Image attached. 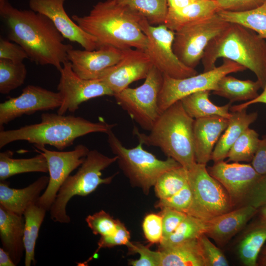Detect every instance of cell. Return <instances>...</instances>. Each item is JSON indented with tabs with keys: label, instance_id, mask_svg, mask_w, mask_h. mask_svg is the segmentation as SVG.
Returning <instances> with one entry per match:
<instances>
[{
	"label": "cell",
	"instance_id": "6da1fadb",
	"mask_svg": "<svg viewBox=\"0 0 266 266\" xmlns=\"http://www.w3.org/2000/svg\"><path fill=\"white\" fill-rule=\"evenodd\" d=\"M0 15L9 40L20 45L28 59L36 64L51 65L60 71L68 61L67 52L73 47L46 16L31 9H18L7 0L0 5Z\"/></svg>",
	"mask_w": 266,
	"mask_h": 266
},
{
	"label": "cell",
	"instance_id": "7a4b0ae2",
	"mask_svg": "<svg viewBox=\"0 0 266 266\" xmlns=\"http://www.w3.org/2000/svg\"><path fill=\"white\" fill-rule=\"evenodd\" d=\"M142 17L116 0H106L94 5L88 15H73L71 18L94 37L100 46L144 51L147 39L140 25Z\"/></svg>",
	"mask_w": 266,
	"mask_h": 266
},
{
	"label": "cell",
	"instance_id": "3957f363",
	"mask_svg": "<svg viewBox=\"0 0 266 266\" xmlns=\"http://www.w3.org/2000/svg\"><path fill=\"white\" fill-rule=\"evenodd\" d=\"M116 125L103 121L93 122L73 115L44 113L38 123L0 130V148L14 141L25 140L33 145H49L63 150L79 137L93 133L106 134Z\"/></svg>",
	"mask_w": 266,
	"mask_h": 266
},
{
	"label": "cell",
	"instance_id": "277c9868",
	"mask_svg": "<svg viewBox=\"0 0 266 266\" xmlns=\"http://www.w3.org/2000/svg\"><path fill=\"white\" fill-rule=\"evenodd\" d=\"M220 58L230 60L250 70L264 88L266 83V41L255 32L230 23L205 49L201 59L203 71L216 67Z\"/></svg>",
	"mask_w": 266,
	"mask_h": 266
},
{
	"label": "cell",
	"instance_id": "5b68a950",
	"mask_svg": "<svg viewBox=\"0 0 266 266\" xmlns=\"http://www.w3.org/2000/svg\"><path fill=\"white\" fill-rule=\"evenodd\" d=\"M194 120L178 100L161 114L148 134L140 133L136 128L133 133L139 142L160 148L167 157L189 170L197 163L193 137Z\"/></svg>",
	"mask_w": 266,
	"mask_h": 266
},
{
	"label": "cell",
	"instance_id": "8992f818",
	"mask_svg": "<svg viewBox=\"0 0 266 266\" xmlns=\"http://www.w3.org/2000/svg\"><path fill=\"white\" fill-rule=\"evenodd\" d=\"M117 159L116 156L109 157L96 150H90L76 173L70 175L60 188L49 210L51 219L69 223L70 218L66 211L68 202L75 196H86L100 185L110 184L116 174L102 178V171Z\"/></svg>",
	"mask_w": 266,
	"mask_h": 266
},
{
	"label": "cell",
	"instance_id": "52a82bcc",
	"mask_svg": "<svg viewBox=\"0 0 266 266\" xmlns=\"http://www.w3.org/2000/svg\"><path fill=\"white\" fill-rule=\"evenodd\" d=\"M106 134L108 145L117 157L120 167L132 184L141 188L144 194H149L150 188L163 173L181 166L169 157L166 160L158 159L145 150L140 142L135 147L126 148L112 130Z\"/></svg>",
	"mask_w": 266,
	"mask_h": 266
},
{
	"label": "cell",
	"instance_id": "ba28073f",
	"mask_svg": "<svg viewBox=\"0 0 266 266\" xmlns=\"http://www.w3.org/2000/svg\"><path fill=\"white\" fill-rule=\"evenodd\" d=\"M208 171L227 191L233 207L244 201L259 209L266 202V176L252 165L222 161L214 163Z\"/></svg>",
	"mask_w": 266,
	"mask_h": 266
},
{
	"label": "cell",
	"instance_id": "9c48e42d",
	"mask_svg": "<svg viewBox=\"0 0 266 266\" xmlns=\"http://www.w3.org/2000/svg\"><path fill=\"white\" fill-rule=\"evenodd\" d=\"M163 82V74L153 66L142 85L128 87L113 97L142 129L150 131L161 114L159 97Z\"/></svg>",
	"mask_w": 266,
	"mask_h": 266
},
{
	"label": "cell",
	"instance_id": "30bf717a",
	"mask_svg": "<svg viewBox=\"0 0 266 266\" xmlns=\"http://www.w3.org/2000/svg\"><path fill=\"white\" fill-rule=\"evenodd\" d=\"M205 166L196 163L188 170L192 201L186 214L207 221L230 211L233 206L227 191Z\"/></svg>",
	"mask_w": 266,
	"mask_h": 266
},
{
	"label": "cell",
	"instance_id": "8fae6325",
	"mask_svg": "<svg viewBox=\"0 0 266 266\" xmlns=\"http://www.w3.org/2000/svg\"><path fill=\"white\" fill-rule=\"evenodd\" d=\"M230 23L221 18L217 13L184 26L175 32L172 45L175 54L186 66L195 69L201 61L209 43Z\"/></svg>",
	"mask_w": 266,
	"mask_h": 266
},
{
	"label": "cell",
	"instance_id": "7c38bea8",
	"mask_svg": "<svg viewBox=\"0 0 266 266\" xmlns=\"http://www.w3.org/2000/svg\"><path fill=\"white\" fill-rule=\"evenodd\" d=\"M246 69L245 67L233 61L223 59L221 66L190 77L173 78L163 75V82L159 97L161 113L190 94L203 90L215 91L218 82L223 76Z\"/></svg>",
	"mask_w": 266,
	"mask_h": 266
},
{
	"label": "cell",
	"instance_id": "4fadbf2b",
	"mask_svg": "<svg viewBox=\"0 0 266 266\" xmlns=\"http://www.w3.org/2000/svg\"><path fill=\"white\" fill-rule=\"evenodd\" d=\"M140 25L147 39L144 52L153 66L163 75L184 78L198 74L195 69L186 66L175 54L172 48L175 32L165 24L151 25L143 17Z\"/></svg>",
	"mask_w": 266,
	"mask_h": 266
},
{
	"label": "cell",
	"instance_id": "5bb4252c",
	"mask_svg": "<svg viewBox=\"0 0 266 266\" xmlns=\"http://www.w3.org/2000/svg\"><path fill=\"white\" fill-rule=\"evenodd\" d=\"M33 146L37 152L45 156L49 173L48 185L37 204L49 211L65 181L82 165L90 150L83 144L76 145L73 150L64 152L50 150L42 145Z\"/></svg>",
	"mask_w": 266,
	"mask_h": 266
},
{
	"label": "cell",
	"instance_id": "9a60e30c",
	"mask_svg": "<svg viewBox=\"0 0 266 266\" xmlns=\"http://www.w3.org/2000/svg\"><path fill=\"white\" fill-rule=\"evenodd\" d=\"M60 78L57 90L63 101L57 113L65 115L73 113L83 102L103 96H114L111 89L99 79H85L78 76L72 70L71 63H64L60 70Z\"/></svg>",
	"mask_w": 266,
	"mask_h": 266
},
{
	"label": "cell",
	"instance_id": "2e32d148",
	"mask_svg": "<svg viewBox=\"0 0 266 266\" xmlns=\"http://www.w3.org/2000/svg\"><path fill=\"white\" fill-rule=\"evenodd\" d=\"M61 94L38 86L29 85L18 97H11L0 103V129L15 119L39 111L54 110L62 104Z\"/></svg>",
	"mask_w": 266,
	"mask_h": 266
},
{
	"label": "cell",
	"instance_id": "e0dca14e",
	"mask_svg": "<svg viewBox=\"0 0 266 266\" xmlns=\"http://www.w3.org/2000/svg\"><path fill=\"white\" fill-rule=\"evenodd\" d=\"M123 50L121 59L103 70L98 78L111 89L114 96L132 83L145 79L153 66L144 51L132 48Z\"/></svg>",
	"mask_w": 266,
	"mask_h": 266
},
{
	"label": "cell",
	"instance_id": "ac0fdd59",
	"mask_svg": "<svg viewBox=\"0 0 266 266\" xmlns=\"http://www.w3.org/2000/svg\"><path fill=\"white\" fill-rule=\"evenodd\" d=\"M66 0H29L30 9L48 17L64 37L79 44L84 49L100 47L96 38L82 29L66 13Z\"/></svg>",
	"mask_w": 266,
	"mask_h": 266
},
{
	"label": "cell",
	"instance_id": "d6986e66",
	"mask_svg": "<svg viewBox=\"0 0 266 266\" xmlns=\"http://www.w3.org/2000/svg\"><path fill=\"white\" fill-rule=\"evenodd\" d=\"M123 55V50L102 45L94 50L72 48L68 51L67 59L78 76L85 79H98L103 70L117 64Z\"/></svg>",
	"mask_w": 266,
	"mask_h": 266
},
{
	"label": "cell",
	"instance_id": "ffe728a7",
	"mask_svg": "<svg viewBox=\"0 0 266 266\" xmlns=\"http://www.w3.org/2000/svg\"><path fill=\"white\" fill-rule=\"evenodd\" d=\"M228 122V119L217 116L195 119L193 137L197 163L206 165L211 160L215 144Z\"/></svg>",
	"mask_w": 266,
	"mask_h": 266
},
{
	"label": "cell",
	"instance_id": "44dd1931",
	"mask_svg": "<svg viewBox=\"0 0 266 266\" xmlns=\"http://www.w3.org/2000/svg\"><path fill=\"white\" fill-rule=\"evenodd\" d=\"M251 205H245L206 221L205 234L223 245L241 230L258 212Z\"/></svg>",
	"mask_w": 266,
	"mask_h": 266
},
{
	"label": "cell",
	"instance_id": "7402d4cb",
	"mask_svg": "<svg viewBox=\"0 0 266 266\" xmlns=\"http://www.w3.org/2000/svg\"><path fill=\"white\" fill-rule=\"evenodd\" d=\"M49 177L42 176L26 187L12 188L6 180L0 182V206L16 214L23 215L31 205L37 203L41 192L46 188Z\"/></svg>",
	"mask_w": 266,
	"mask_h": 266
},
{
	"label": "cell",
	"instance_id": "603a6c76",
	"mask_svg": "<svg viewBox=\"0 0 266 266\" xmlns=\"http://www.w3.org/2000/svg\"><path fill=\"white\" fill-rule=\"evenodd\" d=\"M25 218L0 206V238L2 248L17 266L23 256Z\"/></svg>",
	"mask_w": 266,
	"mask_h": 266
},
{
	"label": "cell",
	"instance_id": "cb8c5ba5",
	"mask_svg": "<svg viewBox=\"0 0 266 266\" xmlns=\"http://www.w3.org/2000/svg\"><path fill=\"white\" fill-rule=\"evenodd\" d=\"M258 117L257 112L247 113L246 109L232 112L224 133L220 136L213 150L211 160L214 163L227 158L228 152L234 142Z\"/></svg>",
	"mask_w": 266,
	"mask_h": 266
},
{
	"label": "cell",
	"instance_id": "d4e9b609",
	"mask_svg": "<svg viewBox=\"0 0 266 266\" xmlns=\"http://www.w3.org/2000/svg\"><path fill=\"white\" fill-rule=\"evenodd\" d=\"M161 266H206L198 238L159 248Z\"/></svg>",
	"mask_w": 266,
	"mask_h": 266
},
{
	"label": "cell",
	"instance_id": "484cf974",
	"mask_svg": "<svg viewBox=\"0 0 266 266\" xmlns=\"http://www.w3.org/2000/svg\"><path fill=\"white\" fill-rule=\"evenodd\" d=\"M219 10L216 0H199L180 9L168 11L164 24L176 32L187 24L211 17Z\"/></svg>",
	"mask_w": 266,
	"mask_h": 266
},
{
	"label": "cell",
	"instance_id": "4316f807",
	"mask_svg": "<svg viewBox=\"0 0 266 266\" xmlns=\"http://www.w3.org/2000/svg\"><path fill=\"white\" fill-rule=\"evenodd\" d=\"M13 156L11 150L0 153V181L21 173L48 172L47 160L40 153L30 158L16 159Z\"/></svg>",
	"mask_w": 266,
	"mask_h": 266
},
{
	"label": "cell",
	"instance_id": "83f0119b",
	"mask_svg": "<svg viewBox=\"0 0 266 266\" xmlns=\"http://www.w3.org/2000/svg\"><path fill=\"white\" fill-rule=\"evenodd\" d=\"M209 94L210 91H200L180 100L187 114L194 119L215 116L229 119L232 115V112H229L232 102L218 106L209 100Z\"/></svg>",
	"mask_w": 266,
	"mask_h": 266
},
{
	"label": "cell",
	"instance_id": "f1b7e54d",
	"mask_svg": "<svg viewBox=\"0 0 266 266\" xmlns=\"http://www.w3.org/2000/svg\"><path fill=\"white\" fill-rule=\"evenodd\" d=\"M260 88L262 86L258 80H240L227 75L219 80L213 94L227 99L232 103L254 99L259 95L258 91Z\"/></svg>",
	"mask_w": 266,
	"mask_h": 266
},
{
	"label": "cell",
	"instance_id": "f546056e",
	"mask_svg": "<svg viewBox=\"0 0 266 266\" xmlns=\"http://www.w3.org/2000/svg\"><path fill=\"white\" fill-rule=\"evenodd\" d=\"M46 211L45 209L36 203L29 206L24 212L25 266H31L32 264H35L34 252L36 241Z\"/></svg>",
	"mask_w": 266,
	"mask_h": 266
},
{
	"label": "cell",
	"instance_id": "4dcf8cb0",
	"mask_svg": "<svg viewBox=\"0 0 266 266\" xmlns=\"http://www.w3.org/2000/svg\"><path fill=\"white\" fill-rule=\"evenodd\" d=\"M266 241V223L260 221L244 235L238 248L239 258L247 266H258V259Z\"/></svg>",
	"mask_w": 266,
	"mask_h": 266
},
{
	"label": "cell",
	"instance_id": "1f68e13d",
	"mask_svg": "<svg viewBox=\"0 0 266 266\" xmlns=\"http://www.w3.org/2000/svg\"><path fill=\"white\" fill-rule=\"evenodd\" d=\"M223 20L244 26L266 39V5L244 11L220 10L217 12Z\"/></svg>",
	"mask_w": 266,
	"mask_h": 266
},
{
	"label": "cell",
	"instance_id": "d6a6232c",
	"mask_svg": "<svg viewBox=\"0 0 266 266\" xmlns=\"http://www.w3.org/2000/svg\"><path fill=\"white\" fill-rule=\"evenodd\" d=\"M144 18L151 25L164 24L168 0H116Z\"/></svg>",
	"mask_w": 266,
	"mask_h": 266
},
{
	"label": "cell",
	"instance_id": "836d02e7",
	"mask_svg": "<svg viewBox=\"0 0 266 266\" xmlns=\"http://www.w3.org/2000/svg\"><path fill=\"white\" fill-rule=\"evenodd\" d=\"M206 221L187 214L174 232L160 242L159 248L176 245L185 241L198 239L205 234Z\"/></svg>",
	"mask_w": 266,
	"mask_h": 266
},
{
	"label": "cell",
	"instance_id": "e575fe53",
	"mask_svg": "<svg viewBox=\"0 0 266 266\" xmlns=\"http://www.w3.org/2000/svg\"><path fill=\"white\" fill-rule=\"evenodd\" d=\"M188 182V170L181 166L163 173L155 185L156 195L159 199L168 198L181 190Z\"/></svg>",
	"mask_w": 266,
	"mask_h": 266
},
{
	"label": "cell",
	"instance_id": "d590c367",
	"mask_svg": "<svg viewBox=\"0 0 266 266\" xmlns=\"http://www.w3.org/2000/svg\"><path fill=\"white\" fill-rule=\"evenodd\" d=\"M260 140L257 132L248 128L231 147L227 155L228 161H252L258 148Z\"/></svg>",
	"mask_w": 266,
	"mask_h": 266
},
{
	"label": "cell",
	"instance_id": "8d00e7d4",
	"mask_svg": "<svg viewBox=\"0 0 266 266\" xmlns=\"http://www.w3.org/2000/svg\"><path fill=\"white\" fill-rule=\"evenodd\" d=\"M27 74L26 66L23 63L0 59V93L8 94L22 86Z\"/></svg>",
	"mask_w": 266,
	"mask_h": 266
},
{
	"label": "cell",
	"instance_id": "74e56055",
	"mask_svg": "<svg viewBox=\"0 0 266 266\" xmlns=\"http://www.w3.org/2000/svg\"><path fill=\"white\" fill-rule=\"evenodd\" d=\"M85 220L93 233L101 236L112 234L116 229L118 221L102 210L88 215Z\"/></svg>",
	"mask_w": 266,
	"mask_h": 266
},
{
	"label": "cell",
	"instance_id": "f35d334b",
	"mask_svg": "<svg viewBox=\"0 0 266 266\" xmlns=\"http://www.w3.org/2000/svg\"><path fill=\"white\" fill-rule=\"evenodd\" d=\"M192 201V192L189 182L178 192L166 198L159 199L155 206L167 207L186 213Z\"/></svg>",
	"mask_w": 266,
	"mask_h": 266
},
{
	"label": "cell",
	"instance_id": "ab89813d",
	"mask_svg": "<svg viewBox=\"0 0 266 266\" xmlns=\"http://www.w3.org/2000/svg\"><path fill=\"white\" fill-rule=\"evenodd\" d=\"M130 252L137 253L140 255L138 259L130 261L129 264L133 266H161V254L160 251L151 250L148 246L131 241L127 245Z\"/></svg>",
	"mask_w": 266,
	"mask_h": 266
},
{
	"label": "cell",
	"instance_id": "60d3db41",
	"mask_svg": "<svg viewBox=\"0 0 266 266\" xmlns=\"http://www.w3.org/2000/svg\"><path fill=\"white\" fill-rule=\"evenodd\" d=\"M198 241L206 266H228L229 262L222 251L208 239L205 234Z\"/></svg>",
	"mask_w": 266,
	"mask_h": 266
},
{
	"label": "cell",
	"instance_id": "b9f144b4",
	"mask_svg": "<svg viewBox=\"0 0 266 266\" xmlns=\"http://www.w3.org/2000/svg\"><path fill=\"white\" fill-rule=\"evenodd\" d=\"M142 229L145 238L151 244L161 242L163 238V222L161 214L150 213L143 221Z\"/></svg>",
	"mask_w": 266,
	"mask_h": 266
},
{
	"label": "cell",
	"instance_id": "7bdbcfd3",
	"mask_svg": "<svg viewBox=\"0 0 266 266\" xmlns=\"http://www.w3.org/2000/svg\"><path fill=\"white\" fill-rule=\"evenodd\" d=\"M130 234L125 225L118 220L116 229L111 234L100 236L97 251L100 248H111L118 245H127L130 242Z\"/></svg>",
	"mask_w": 266,
	"mask_h": 266
},
{
	"label": "cell",
	"instance_id": "ee69618b",
	"mask_svg": "<svg viewBox=\"0 0 266 266\" xmlns=\"http://www.w3.org/2000/svg\"><path fill=\"white\" fill-rule=\"evenodd\" d=\"M161 215L163 222V238H165L172 234L187 214L181 211L170 208L161 209Z\"/></svg>",
	"mask_w": 266,
	"mask_h": 266
},
{
	"label": "cell",
	"instance_id": "f6af8a7d",
	"mask_svg": "<svg viewBox=\"0 0 266 266\" xmlns=\"http://www.w3.org/2000/svg\"><path fill=\"white\" fill-rule=\"evenodd\" d=\"M28 56L19 44L2 37L0 38V59L9 60L14 63H23Z\"/></svg>",
	"mask_w": 266,
	"mask_h": 266
},
{
	"label": "cell",
	"instance_id": "bcb514c9",
	"mask_svg": "<svg viewBox=\"0 0 266 266\" xmlns=\"http://www.w3.org/2000/svg\"><path fill=\"white\" fill-rule=\"evenodd\" d=\"M220 10L244 11L258 7L266 0H216Z\"/></svg>",
	"mask_w": 266,
	"mask_h": 266
},
{
	"label": "cell",
	"instance_id": "7dc6e473",
	"mask_svg": "<svg viewBox=\"0 0 266 266\" xmlns=\"http://www.w3.org/2000/svg\"><path fill=\"white\" fill-rule=\"evenodd\" d=\"M251 165L260 175L266 176V135L260 140Z\"/></svg>",
	"mask_w": 266,
	"mask_h": 266
},
{
	"label": "cell",
	"instance_id": "c3c4849f",
	"mask_svg": "<svg viewBox=\"0 0 266 266\" xmlns=\"http://www.w3.org/2000/svg\"><path fill=\"white\" fill-rule=\"evenodd\" d=\"M263 89V91L256 98L240 104L231 106L230 109V111L235 112L244 110L248 106L254 103H263L266 104V83Z\"/></svg>",
	"mask_w": 266,
	"mask_h": 266
},
{
	"label": "cell",
	"instance_id": "681fc988",
	"mask_svg": "<svg viewBox=\"0 0 266 266\" xmlns=\"http://www.w3.org/2000/svg\"><path fill=\"white\" fill-rule=\"evenodd\" d=\"M199 0H168V11L179 10Z\"/></svg>",
	"mask_w": 266,
	"mask_h": 266
},
{
	"label": "cell",
	"instance_id": "f907efd6",
	"mask_svg": "<svg viewBox=\"0 0 266 266\" xmlns=\"http://www.w3.org/2000/svg\"><path fill=\"white\" fill-rule=\"evenodd\" d=\"M9 254L2 247L0 248V266H15Z\"/></svg>",
	"mask_w": 266,
	"mask_h": 266
},
{
	"label": "cell",
	"instance_id": "816d5d0a",
	"mask_svg": "<svg viewBox=\"0 0 266 266\" xmlns=\"http://www.w3.org/2000/svg\"><path fill=\"white\" fill-rule=\"evenodd\" d=\"M258 265L266 266V246L263 247L258 259Z\"/></svg>",
	"mask_w": 266,
	"mask_h": 266
},
{
	"label": "cell",
	"instance_id": "f5cc1de1",
	"mask_svg": "<svg viewBox=\"0 0 266 266\" xmlns=\"http://www.w3.org/2000/svg\"><path fill=\"white\" fill-rule=\"evenodd\" d=\"M260 220L266 223V202L260 208Z\"/></svg>",
	"mask_w": 266,
	"mask_h": 266
},
{
	"label": "cell",
	"instance_id": "db71d44e",
	"mask_svg": "<svg viewBox=\"0 0 266 266\" xmlns=\"http://www.w3.org/2000/svg\"><path fill=\"white\" fill-rule=\"evenodd\" d=\"M7 0H0V5L4 4Z\"/></svg>",
	"mask_w": 266,
	"mask_h": 266
},
{
	"label": "cell",
	"instance_id": "11a10c76",
	"mask_svg": "<svg viewBox=\"0 0 266 266\" xmlns=\"http://www.w3.org/2000/svg\"><path fill=\"white\" fill-rule=\"evenodd\" d=\"M264 3H265V4H266V1H265V2Z\"/></svg>",
	"mask_w": 266,
	"mask_h": 266
}]
</instances>
